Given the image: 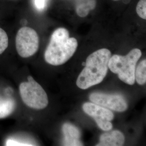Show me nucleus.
Returning a JSON list of instances; mask_svg holds the SVG:
<instances>
[{
  "instance_id": "1",
  "label": "nucleus",
  "mask_w": 146,
  "mask_h": 146,
  "mask_svg": "<svg viewBox=\"0 0 146 146\" xmlns=\"http://www.w3.org/2000/svg\"><path fill=\"white\" fill-rule=\"evenodd\" d=\"M111 56V52L106 48L100 49L89 55L76 81L78 88L87 89L100 84L107 75Z\"/></svg>"
},
{
  "instance_id": "2",
  "label": "nucleus",
  "mask_w": 146,
  "mask_h": 146,
  "mask_svg": "<svg viewBox=\"0 0 146 146\" xmlns=\"http://www.w3.org/2000/svg\"><path fill=\"white\" fill-rule=\"evenodd\" d=\"M78 46L75 38L69 37V33L64 28H58L53 32L46 51L44 59L52 66H60L67 62Z\"/></svg>"
},
{
  "instance_id": "3",
  "label": "nucleus",
  "mask_w": 146,
  "mask_h": 146,
  "mask_svg": "<svg viewBox=\"0 0 146 146\" xmlns=\"http://www.w3.org/2000/svg\"><path fill=\"white\" fill-rule=\"evenodd\" d=\"M141 50L135 48L127 55H114L110 58L108 68L125 84L133 85L135 83L136 64L141 58Z\"/></svg>"
},
{
  "instance_id": "4",
  "label": "nucleus",
  "mask_w": 146,
  "mask_h": 146,
  "mask_svg": "<svg viewBox=\"0 0 146 146\" xmlns=\"http://www.w3.org/2000/svg\"><path fill=\"white\" fill-rule=\"evenodd\" d=\"M27 79L28 82H22L19 87L20 94L23 102L33 109L45 108L48 104L47 93L31 76H28Z\"/></svg>"
},
{
  "instance_id": "5",
  "label": "nucleus",
  "mask_w": 146,
  "mask_h": 146,
  "mask_svg": "<svg viewBox=\"0 0 146 146\" xmlns=\"http://www.w3.org/2000/svg\"><path fill=\"white\" fill-rule=\"evenodd\" d=\"M16 48L19 55L23 58H29L38 49L39 37L34 29L23 27L20 28L16 36Z\"/></svg>"
},
{
  "instance_id": "6",
  "label": "nucleus",
  "mask_w": 146,
  "mask_h": 146,
  "mask_svg": "<svg viewBox=\"0 0 146 146\" xmlns=\"http://www.w3.org/2000/svg\"><path fill=\"white\" fill-rule=\"evenodd\" d=\"M84 111L94 119L100 129L110 131L113 125L110 122L114 117L113 112L105 107L93 102H86L82 106Z\"/></svg>"
},
{
  "instance_id": "7",
  "label": "nucleus",
  "mask_w": 146,
  "mask_h": 146,
  "mask_svg": "<svg viewBox=\"0 0 146 146\" xmlns=\"http://www.w3.org/2000/svg\"><path fill=\"white\" fill-rule=\"evenodd\" d=\"M89 100L93 103L116 111L123 112L128 108L125 98L119 94L93 93L90 95Z\"/></svg>"
},
{
  "instance_id": "8",
  "label": "nucleus",
  "mask_w": 146,
  "mask_h": 146,
  "mask_svg": "<svg viewBox=\"0 0 146 146\" xmlns=\"http://www.w3.org/2000/svg\"><path fill=\"white\" fill-rule=\"evenodd\" d=\"M62 130L64 135V146H83L80 140V132L76 127L69 123H65L62 125Z\"/></svg>"
},
{
  "instance_id": "9",
  "label": "nucleus",
  "mask_w": 146,
  "mask_h": 146,
  "mask_svg": "<svg viewBox=\"0 0 146 146\" xmlns=\"http://www.w3.org/2000/svg\"><path fill=\"white\" fill-rule=\"evenodd\" d=\"M125 136L120 131L114 130L102 134L97 146H121L125 143Z\"/></svg>"
},
{
  "instance_id": "10",
  "label": "nucleus",
  "mask_w": 146,
  "mask_h": 146,
  "mask_svg": "<svg viewBox=\"0 0 146 146\" xmlns=\"http://www.w3.org/2000/svg\"><path fill=\"white\" fill-rule=\"evenodd\" d=\"M76 12L81 17L88 15L90 11L94 10L96 5V0H75Z\"/></svg>"
},
{
  "instance_id": "11",
  "label": "nucleus",
  "mask_w": 146,
  "mask_h": 146,
  "mask_svg": "<svg viewBox=\"0 0 146 146\" xmlns=\"http://www.w3.org/2000/svg\"><path fill=\"white\" fill-rule=\"evenodd\" d=\"M15 101L9 97L0 96V119L11 115L15 110Z\"/></svg>"
},
{
  "instance_id": "12",
  "label": "nucleus",
  "mask_w": 146,
  "mask_h": 146,
  "mask_svg": "<svg viewBox=\"0 0 146 146\" xmlns=\"http://www.w3.org/2000/svg\"><path fill=\"white\" fill-rule=\"evenodd\" d=\"M135 79L137 83L143 85L146 82V60L145 59L139 63L135 72Z\"/></svg>"
},
{
  "instance_id": "13",
  "label": "nucleus",
  "mask_w": 146,
  "mask_h": 146,
  "mask_svg": "<svg viewBox=\"0 0 146 146\" xmlns=\"http://www.w3.org/2000/svg\"><path fill=\"white\" fill-rule=\"evenodd\" d=\"M8 46V37L3 29L0 28V54H2Z\"/></svg>"
},
{
  "instance_id": "14",
  "label": "nucleus",
  "mask_w": 146,
  "mask_h": 146,
  "mask_svg": "<svg viewBox=\"0 0 146 146\" xmlns=\"http://www.w3.org/2000/svg\"><path fill=\"white\" fill-rule=\"evenodd\" d=\"M136 11L137 15L142 19H146V0H140L136 5Z\"/></svg>"
},
{
  "instance_id": "15",
  "label": "nucleus",
  "mask_w": 146,
  "mask_h": 146,
  "mask_svg": "<svg viewBox=\"0 0 146 146\" xmlns=\"http://www.w3.org/2000/svg\"><path fill=\"white\" fill-rule=\"evenodd\" d=\"M47 0H34L35 6L38 11H42L46 5Z\"/></svg>"
},
{
  "instance_id": "16",
  "label": "nucleus",
  "mask_w": 146,
  "mask_h": 146,
  "mask_svg": "<svg viewBox=\"0 0 146 146\" xmlns=\"http://www.w3.org/2000/svg\"><path fill=\"white\" fill-rule=\"evenodd\" d=\"M113 1H120V0H113Z\"/></svg>"
}]
</instances>
